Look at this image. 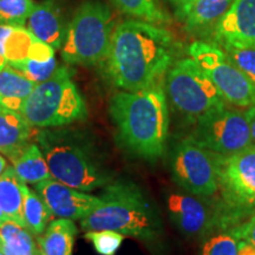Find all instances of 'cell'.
I'll list each match as a JSON object with an SVG mask.
<instances>
[{
	"mask_svg": "<svg viewBox=\"0 0 255 255\" xmlns=\"http://www.w3.org/2000/svg\"><path fill=\"white\" fill-rule=\"evenodd\" d=\"M188 55L206 72L226 103L247 109L255 107V83L235 66L219 45L194 41L188 47Z\"/></svg>",
	"mask_w": 255,
	"mask_h": 255,
	"instance_id": "cell-9",
	"label": "cell"
},
{
	"mask_svg": "<svg viewBox=\"0 0 255 255\" xmlns=\"http://www.w3.org/2000/svg\"><path fill=\"white\" fill-rule=\"evenodd\" d=\"M5 221H7V218H6V216L2 214L1 210H0V225H2Z\"/></svg>",
	"mask_w": 255,
	"mask_h": 255,
	"instance_id": "cell-37",
	"label": "cell"
},
{
	"mask_svg": "<svg viewBox=\"0 0 255 255\" xmlns=\"http://www.w3.org/2000/svg\"><path fill=\"white\" fill-rule=\"evenodd\" d=\"M234 0H196L183 19L184 27L189 32H199L214 27L231 7Z\"/></svg>",
	"mask_w": 255,
	"mask_h": 255,
	"instance_id": "cell-23",
	"label": "cell"
},
{
	"mask_svg": "<svg viewBox=\"0 0 255 255\" xmlns=\"http://www.w3.org/2000/svg\"><path fill=\"white\" fill-rule=\"evenodd\" d=\"M0 255H4V254H2V253H1V252H0Z\"/></svg>",
	"mask_w": 255,
	"mask_h": 255,
	"instance_id": "cell-40",
	"label": "cell"
},
{
	"mask_svg": "<svg viewBox=\"0 0 255 255\" xmlns=\"http://www.w3.org/2000/svg\"><path fill=\"white\" fill-rule=\"evenodd\" d=\"M197 144L214 154L228 156L254 145L246 114L221 107L193 124L189 135Z\"/></svg>",
	"mask_w": 255,
	"mask_h": 255,
	"instance_id": "cell-10",
	"label": "cell"
},
{
	"mask_svg": "<svg viewBox=\"0 0 255 255\" xmlns=\"http://www.w3.org/2000/svg\"><path fill=\"white\" fill-rule=\"evenodd\" d=\"M53 178L82 191H94L114 181L97 146L87 132L71 127L39 129L36 136Z\"/></svg>",
	"mask_w": 255,
	"mask_h": 255,
	"instance_id": "cell-3",
	"label": "cell"
},
{
	"mask_svg": "<svg viewBox=\"0 0 255 255\" xmlns=\"http://www.w3.org/2000/svg\"><path fill=\"white\" fill-rule=\"evenodd\" d=\"M98 197L100 203L79 221L83 231L108 229L150 244L161 239V214L136 183L113 181Z\"/></svg>",
	"mask_w": 255,
	"mask_h": 255,
	"instance_id": "cell-4",
	"label": "cell"
},
{
	"mask_svg": "<svg viewBox=\"0 0 255 255\" xmlns=\"http://www.w3.org/2000/svg\"><path fill=\"white\" fill-rule=\"evenodd\" d=\"M121 12L138 20L164 25L170 24L171 19L165 13L157 0H111Z\"/></svg>",
	"mask_w": 255,
	"mask_h": 255,
	"instance_id": "cell-25",
	"label": "cell"
},
{
	"mask_svg": "<svg viewBox=\"0 0 255 255\" xmlns=\"http://www.w3.org/2000/svg\"><path fill=\"white\" fill-rule=\"evenodd\" d=\"M201 255H239L238 240L227 231H219L207 238Z\"/></svg>",
	"mask_w": 255,
	"mask_h": 255,
	"instance_id": "cell-29",
	"label": "cell"
},
{
	"mask_svg": "<svg viewBox=\"0 0 255 255\" xmlns=\"http://www.w3.org/2000/svg\"><path fill=\"white\" fill-rule=\"evenodd\" d=\"M36 129L18 111L0 107V152L12 161L36 138Z\"/></svg>",
	"mask_w": 255,
	"mask_h": 255,
	"instance_id": "cell-16",
	"label": "cell"
},
{
	"mask_svg": "<svg viewBox=\"0 0 255 255\" xmlns=\"http://www.w3.org/2000/svg\"><path fill=\"white\" fill-rule=\"evenodd\" d=\"M227 232L231 233L237 240L247 241L255 247V212L233 226Z\"/></svg>",
	"mask_w": 255,
	"mask_h": 255,
	"instance_id": "cell-31",
	"label": "cell"
},
{
	"mask_svg": "<svg viewBox=\"0 0 255 255\" xmlns=\"http://www.w3.org/2000/svg\"><path fill=\"white\" fill-rule=\"evenodd\" d=\"M12 27H13L12 25L0 24V56L1 57H4V43L6 38H7V36L9 34V32H11Z\"/></svg>",
	"mask_w": 255,
	"mask_h": 255,
	"instance_id": "cell-34",
	"label": "cell"
},
{
	"mask_svg": "<svg viewBox=\"0 0 255 255\" xmlns=\"http://www.w3.org/2000/svg\"><path fill=\"white\" fill-rule=\"evenodd\" d=\"M109 115L120 144L129 154L148 162L164 155L170 117L163 81L144 90L116 92Z\"/></svg>",
	"mask_w": 255,
	"mask_h": 255,
	"instance_id": "cell-2",
	"label": "cell"
},
{
	"mask_svg": "<svg viewBox=\"0 0 255 255\" xmlns=\"http://www.w3.org/2000/svg\"><path fill=\"white\" fill-rule=\"evenodd\" d=\"M115 25L101 0H84L68 24L60 56L70 65L96 66L107 58Z\"/></svg>",
	"mask_w": 255,
	"mask_h": 255,
	"instance_id": "cell-6",
	"label": "cell"
},
{
	"mask_svg": "<svg viewBox=\"0 0 255 255\" xmlns=\"http://www.w3.org/2000/svg\"><path fill=\"white\" fill-rule=\"evenodd\" d=\"M245 114H246V117L248 120V124H250L251 135H252V139H253V144L255 145V107L248 108V109L245 111Z\"/></svg>",
	"mask_w": 255,
	"mask_h": 255,
	"instance_id": "cell-35",
	"label": "cell"
},
{
	"mask_svg": "<svg viewBox=\"0 0 255 255\" xmlns=\"http://www.w3.org/2000/svg\"><path fill=\"white\" fill-rule=\"evenodd\" d=\"M32 188L41 196L53 218L57 219L81 221L100 203L98 196L64 184L53 177L41 181Z\"/></svg>",
	"mask_w": 255,
	"mask_h": 255,
	"instance_id": "cell-13",
	"label": "cell"
},
{
	"mask_svg": "<svg viewBox=\"0 0 255 255\" xmlns=\"http://www.w3.org/2000/svg\"><path fill=\"white\" fill-rule=\"evenodd\" d=\"M167 1H168V2H170V4H171V5H173V6H174V7H175V6H176V5H177V2H178V1H180V0H167Z\"/></svg>",
	"mask_w": 255,
	"mask_h": 255,
	"instance_id": "cell-39",
	"label": "cell"
},
{
	"mask_svg": "<svg viewBox=\"0 0 255 255\" xmlns=\"http://www.w3.org/2000/svg\"><path fill=\"white\" fill-rule=\"evenodd\" d=\"M4 57L9 65L26 59L47 62L55 57V49L34 37L25 26H13L4 43Z\"/></svg>",
	"mask_w": 255,
	"mask_h": 255,
	"instance_id": "cell-17",
	"label": "cell"
},
{
	"mask_svg": "<svg viewBox=\"0 0 255 255\" xmlns=\"http://www.w3.org/2000/svg\"><path fill=\"white\" fill-rule=\"evenodd\" d=\"M25 184L13 167L8 165L6 170L0 175V210L7 220L13 221L24 227L23 205ZM25 228V227H24Z\"/></svg>",
	"mask_w": 255,
	"mask_h": 255,
	"instance_id": "cell-20",
	"label": "cell"
},
{
	"mask_svg": "<svg viewBox=\"0 0 255 255\" xmlns=\"http://www.w3.org/2000/svg\"><path fill=\"white\" fill-rule=\"evenodd\" d=\"M34 5L33 0H0V24L25 26Z\"/></svg>",
	"mask_w": 255,
	"mask_h": 255,
	"instance_id": "cell-26",
	"label": "cell"
},
{
	"mask_svg": "<svg viewBox=\"0 0 255 255\" xmlns=\"http://www.w3.org/2000/svg\"><path fill=\"white\" fill-rule=\"evenodd\" d=\"M75 221L68 219L52 220L45 232L37 238L43 255H72L73 245L77 237Z\"/></svg>",
	"mask_w": 255,
	"mask_h": 255,
	"instance_id": "cell-19",
	"label": "cell"
},
{
	"mask_svg": "<svg viewBox=\"0 0 255 255\" xmlns=\"http://www.w3.org/2000/svg\"><path fill=\"white\" fill-rule=\"evenodd\" d=\"M220 203L219 231H228L255 212V145L237 154H214Z\"/></svg>",
	"mask_w": 255,
	"mask_h": 255,
	"instance_id": "cell-7",
	"label": "cell"
},
{
	"mask_svg": "<svg viewBox=\"0 0 255 255\" xmlns=\"http://www.w3.org/2000/svg\"><path fill=\"white\" fill-rule=\"evenodd\" d=\"M11 66H13L18 71L24 73L28 79L38 84V83L49 79L55 73L57 68H58V63H57L56 57H53L47 62H37V60L26 59L24 62L13 64Z\"/></svg>",
	"mask_w": 255,
	"mask_h": 255,
	"instance_id": "cell-30",
	"label": "cell"
},
{
	"mask_svg": "<svg viewBox=\"0 0 255 255\" xmlns=\"http://www.w3.org/2000/svg\"><path fill=\"white\" fill-rule=\"evenodd\" d=\"M23 216L24 227L36 238L40 237L45 232L51 220L53 219L52 213L41 196L27 184L24 189Z\"/></svg>",
	"mask_w": 255,
	"mask_h": 255,
	"instance_id": "cell-24",
	"label": "cell"
},
{
	"mask_svg": "<svg viewBox=\"0 0 255 255\" xmlns=\"http://www.w3.org/2000/svg\"><path fill=\"white\" fill-rule=\"evenodd\" d=\"M214 43L255 47V0H234L213 27Z\"/></svg>",
	"mask_w": 255,
	"mask_h": 255,
	"instance_id": "cell-14",
	"label": "cell"
},
{
	"mask_svg": "<svg viewBox=\"0 0 255 255\" xmlns=\"http://www.w3.org/2000/svg\"><path fill=\"white\" fill-rule=\"evenodd\" d=\"M163 85L173 109L191 126L205 114L226 105L210 78L190 57L175 60Z\"/></svg>",
	"mask_w": 255,
	"mask_h": 255,
	"instance_id": "cell-8",
	"label": "cell"
},
{
	"mask_svg": "<svg viewBox=\"0 0 255 255\" xmlns=\"http://www.w3.org/2000/svg\"><path fill=\"white\" fill-rule=\"evenodd\" d=\"M238 254L239 255H255V247L250 242L238 240Z\"/></svg>",
	"mask_w": 255,
	"mask_h": 255,
	"instance_id": "cell-33",
	"label": "cell"
},
{
	"mask_svg": "<svg viewBox=\"0 0 255 255\" xmlns=\"http://www.w3.org/2000/svg\"><path fill=\"white\" fill-rule=\"evenodd\" d=\"M68 66H58L46 81L38 83L19 114L37 129L71 126L88 117V107Z\"/></svg>",
	"mask_w": 255,
	"mask_h": 255,
	"instance_id": "cell-5",
	"label": "cell"
},
{
	"mask_svg": "<svg viewBox=\"0 0 255 255\" xmlns=\"http://www.w3.org/2000/svg\"><path fill=\"white\" fill-rule=\"evenodd\" d=\"M216 45L221 47L228 58L235 64V66L240 69L252 82L255 83V47L231 43H218Z\"/></svg>",
	"mask_w": 255,
	"mask_h": 255,
	"instance_id": "cell-27",
	"label": "cell"
},
{
	"mask_svg": "<svg viewBox=\"0 0 255 255\" xmlns=\"http://www.w3.org/2000/svg\"><path fill=\"white\" fill-rule=\"evenodd\" d=\"M25 27L43 43L52 49L60 50L65 39L68 25H65L62 11L57 2L46 0L34 5Z\"/></svg>",
	"mask_w": 255,
	"mask_h": 255,
	"instance_id": "cell-15",
	"label": "cell"
},
{
	"mask_svg": "<svg viewBox=\"0 0 255 255\" xmlns=\"http://www.w3.org/2000/svg\"><path fill=\"white\" fill-rule=\"evenodd\" d=\"M180 44L162 25L127 20L115 26L104 69L116 88L139 91L163 81Z\"/></svg>",
	"mask_w": 255,
	"mask_h": 255,
	"instance_id": "cell-1",
	"label": "cell"
},
{
	"mask_svg": "<svg viewBox=\"0 0 255 255\" xmlns=\"http://www.w3.org/2000/svg\"><path fill=\"white\" fill-rule=\"evenodd\" d=\"M100 255H116L122 246L126 235L114 231H88L84 235Z\"/></svg>",
	"mask_w": 255,
	"mask_h": 255,
	"instance_id": "cell-28",
	"label": "cell"
},
{
	"mask_svg": "<svg viewBox=\"0 0 255 255\" xmlns=\"http://www.w3.org/2000/svg\"><path fill=\"white\" fill-rule=\"evenodd\" d=\"M205 199L181 191L167 196L170 220L188 238H205L215 229L219 231L220 207H213Z\"/></svg>",
	"mask_w": 255,
	"mask_h": 255,
	"instance_id": "cell-12",
	"label": "cell"
},
{
	"mask_svg": "<svg viewBox=\"0 0 255 255\" xmlns=\"http://www.w3.org/2000/svg\"><path fill=\"white\" fill-rule=\"evenodd\" d=\"M8 163H7V159L5 158V156L0 152V175H1L4 171L6 170V168L8 167Z\"/></svg>",
	"mask_w": 255,
	"mask_h": 255,
	"instance_id": "cell-36",
	"label": "cell"
},
{
	"mask_svg": "<svg viewBox=\"0 0 255 255\" xmlns=\"http://www.w3.org/2000/svg\"><path fill=\"white\" fill-rule=\"evenodd\" d=\"M196 0H180V1L177 2V5L175 6V14H176V17L178 20H183L184 17H186L188 11H189L191 6H193L194 2H195Z\"/></svg>",
	"mask_w": 255,
	"mask_h": 255,
	"instance_id": "cell-32",
	"label": "cell"
},
{
	"mask_svg": "<svg viewBox=\"0 0 255 255\" xmlns=\"http://www.w3.org/2000/svg\"><path fill=\"white\" fill-rule=\"evenodd\" d=\"M170 171L177 186L187 193L207 199L219 193L214 155L190 136L177 141L171 148Z\"/></svg>",
	"mask_w": 255,
	"mask_h": 255,
	"instance_id": "cell-11",
	"label": "cell"
},
{
	"mask_svg": "<svg viewBox=\"0 0 255 255\" xmlns=\"http://www.w3.org/2000/svg\"><path fill=\"white\" fill-rule=\"evenodd\" d=\"M34 87L36 83L6 64L0 69V107L19 113Z\"/></svg>",
	"mask_w": 255,
	"mask_h": 255,
	"instance_id": "cell-18",
	"label": "cell"
},
{
	"mask_svg": "<svg viewBox=\"0 0 255 255\" xmlns=\"http://www.w3.org/2000/svg\"><path fill=\"white\" fill-rule=\"evenodd\" d=\"M36 239L13 221L0 225V252L4 255H43Z\"/></svg>",
	"mask_w": 255,
	"mask_h": 255,
	"instance_id": "cell-22",
	"label": "cell"
},
{
	"mask_svg": "<svg viewBox=\"0 0 255 255\" xmlns=\"http://www.w3.org/2000/svg\"><path fill=\"white\" fill-rule=\"evenodd\" d=\"M6 64H7V62H6V59L4 58V57L0 56V69L4 68V66L6 65Z\"/></svg>",
	"mask_w": 255,
	"mask_h": 255,
	"instance_id": "cell-38",
	"label": "cell"
},
{
	"mask_svg": "<svg viewBox=\"0 0 255 255\" xmlns=\"http://www.w3.org/2000/svg\"><path fill=\"white\" fill-rule=\"evenodd\" d=\"M9 162L18 177L27 186H34L52 177L46 159L37 143L31 142Z\"/></svg>",
	"mask_w": 255,
	"mask_h": 255,
	"instance_id": "cell-21",
	"label": "cell"
}]
</instances>
